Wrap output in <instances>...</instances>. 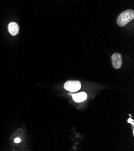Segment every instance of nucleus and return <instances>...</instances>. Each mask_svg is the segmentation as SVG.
I'll return each mask as SVG.
<instances>
[{"label":"nucleus","instance_id":"nucleus-1","mask_svg":"<svg viewBox=\"0 0 134 151\" xmlns=\"http://www.w3.org/2000/svg\"><path fill=\"white\" fill-rule=\"evenodd\" d=\"M134 18V11L128 9L123 12L117 18V24L120 27H124Z\"/></svg>","mask_w":134,"mask_h":151},{"label":"nucleus","instance_id":"nucleus-2","mask_svg":"<svg viewBox=\"0 0 134 151\" xmlns=\"http://www.w3.org/2000/svg\"><path fill=\"white\" fill-rule=\"evenodd\" d=\"M81 87V84L79 81H67L64 84V88L70 92H77Z\"/></svg>","mask_w":134,"mask_h":151},{"label":"nucleus","instance_id":"nucleus-3","mask_svg":"<svg viewBox=\"0 0 134 151\" xmlns=\"http://www.w3.org/2000/svg\"><path fill=\"white\" fill-rule=\"evenodd\" d=\"M113 66L115 69H120L122 66V57L120 54L114 53L111 57Z\"/></svg>","mask_w":134,"mask_h":151},{"label":"nucleus","instance_id":"nucleus-4","mask_svg":"<svg viewBox=\"0 0 134 151\" xmlns=\"http://www.w3.org/2000/svg\"><path fill=\"white\" fill-rule=\"evenodd\" d=\"M8 30L10 34L12 36H16L18 34L19 31V27L17 23L12 22L8 25Z\"/></svg>","mask_w":134,"mask_h":151},{"label":"nucleus","instance_id":"nucleus-5","mask_svg":"<svg viewBox=\"0 0 134 151\" xmlns=\"http://www.w3.org/2000/svg\"><path fill=\"white\" fill-rule=\"evenodd\" d=\"M72 96L73 99L77 102H82L87 98V95L85 92H80L79 93L73 94Z\"/></svg>","mask_w":134,"mask_h":151},{"label":"nucleus","instance_id":"nucleus-6","mask_svg":"<svg viewBox=\"0 0 134 151\" xmlns=\"http://www.w3.org/2000/svg\"><path fill=\"white\" fill-rule=\"evenodd\" d=\"M14 143H19L21 142V140L19 138H16L15 139H14Z\"/></svg>","mask_w":134,"mask_h":151},{"label":"nucleus","instance_id":"nucleus-7","mask_svg":"<svg viewBox=\"0 0 134 151\" xmlns=\"http://www.w3.org/2000/svg\"><path fill=\"white\" fill-rule=\"evenodd\" d=\"M128 123H131V124H132V125H133V120L131 119V117H130V119H128Z\"/></svg>","mask_w":134,"mask_h":151}]
</instances>
